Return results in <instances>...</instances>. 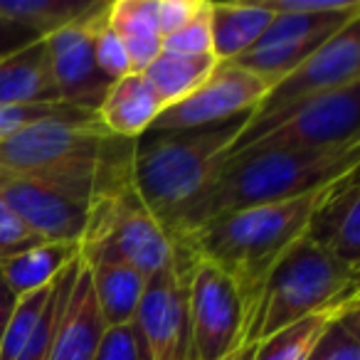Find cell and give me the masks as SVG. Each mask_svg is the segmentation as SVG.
<instances>
[{
	"label": "cell",
	"instance_id": "6da1fadb",
	"mask_svg": "<svg viewBox=\"0 0 360 360\" xmlns=\"http://www.w3.org/2000/svg\"><path fill=\"white\" fill-rule=\"evenodd\" d=\"M136 141L116 139L96 119L42 121L0 143V165L89 205L131 183Z\"/></svg>",
	"mask_w": 360,
	"mask_h": 360
},
{
	"label": "cell",
	"instance_id": "7a4b0ae2",
	"mask_svg": "<svg viewBox=\"0 0 360 360\" xmlns=\"http://www.w3.org/2000/svg\"><path fill=\"white\" fill-rule=\"evenodd\" d=\"M316 195L319 191L286 202L217 215L183 237L178 247L232 281L247 321L271 269L304 237Z\"/></svg>",
	"mask_w": 360,
	"mask_h": 360
},
{
	"label": "cell",
	"instance_id": "3957f363",
	"mask_svg": "<svg viewBox=\"0 0 360 360\" xmlns=\"http://www.w3.org/2000/svg\"><path fill=\"white\" fill-rule=\"evenodd\" d=\"M250 114L188 131H146L136 139L131 186L153 220L178 242L183 220L205 193Z\"/></svg>",
	"mask_w": 360,
	"mask_h": 360
},
{
	"label": "cell",
	"instance_id": "277c9868",
	"mask_svg": "<svg viewBox=\"0 0 360 360\" xmlns=\"http://www.w3.org/2000/svg\"><path fill=\"white\" fill-rule=\"evenodd\" d=\"M360 165V141L321 150H242L225 158L183 220L178 242L202 222L245 207L286 202L321 191ZM175 242V245H178Z\"/></svg>",
	"mask_w": 360,
	"mask_h": 360
},
{
	"label": "cell",
	"instance_id": "5b68a950",
	"mask_svg": "<svg viewBox=\"0 0 360 360\" xmlns=\"http://www.w3.org/2000/svg\"><path fill=\"white\" fill-rule=\"evenodd\" d=\"M358 276L360 269L301 237L271 269L245 321L242 345H257L306 316L360 304Z\"/></svg>",
	"mask_w": 360,
	"mask_h": 360
},
{
	"label": "cell",
	"instance_id": "8992f818",
	"mask_svg": "<svg viewBox=\"0 0 360 360\" xmlns=\"http://www.w3.org/2000/svg\"><path fill=\"white\" fill-rule=\"evenodd\" d=\"M180 255H186V250H180L153 220L131 183L89 202L86 225L79 237V257L84 264L114 262L134 266L148 279L175 264Z\"/></svg>",
	"mask_w": 360,
	"mask_h": 360
},
{
	"label": "cell",
	"instance_id": "52a82bcc",
	"mask_svg": "<svg viewBox=\"0 0 360 360\" xmlns=\"http://www.w3.org/2000/svg\"><path fill=\"white\" fill-rule=\"evenodd\" d=\"M360 141V84L304 101L250 131H240L227 158L242 150H321Z\"/></svg>",
	"mask_w": 360,
	"mask_h": 360
},
{
	"label": "cell",
	"instance_id": "ba28073f",
	"mask_svg": "<svg viewBox=\"0 0 360 360\" xmlns=\"http://www.w3.org/2000/svg\"><path fill=\"white\" fill-rule=\"evenodd\" d=\"M353 84H360V18L348 22L291 75L276 82L255 106L242 131L257 129L301 106L304 101L319 99Z\"/></svg>",
	"mask_w": 360,
	"mask_h": 360
},
{
	"label": "cell",
	"instance_id": "9c48e42d",
	"mask_svg": "<svg viewBox=\"0 0 360 360\" xmlns=\"http://www.w3.org/2000/svg\"><path fill=\"white\" fill-rule=\"evenodd\" d=\"M195 264L198 262L186 252L175 264L146 279L134 326L148 360H191L188 279Z\"/></svg>",
	"mask_w": 360,
	"mask_h": 360
},
{
	"label": "cell",
	"instance_id": "30bf717a",
	"mask_svg": "<svg viewBox=\"0 0 360 360\" xmlns=\"http://www.w3.org/2000/svg\"><path fill=\"white\" fill-rule=\"evenodd\" d=\"M191 360H225L242 345L245 311L232 281L215 266L198 262L188 279Z\"/></svg>",
	"mask_w": 360,
	"mask_h": 360
},
{
	"label": "cell",
	"instance_id": "8fae6325",
	"mask_svg": "<svg viewBox=\"0 0 360 360\" xmlns=\"http://www.w3.org/2000/svg\"><path fill=\"white\" fill-rule=\"evenodd\" d=\"M271 86L235 62H217L205 82L178 104L165 106L148 131H188L252 114Z\"/></svg>",
	"mask_w": 360,
	"mask_h": 360
},
{
	"label": "cell",
	"instance_id": "7c38bea8",
	"mask_svg": "<svg viewBox=\"0 0 360 360\" xmlns=\"http://www.w3.org/2000/svg\"><path fill=\"white\" fill-rule=\"evenodd\" d=\"M101 3V0H99ZM94 13V11H91ZM89 13V15H91ZM89 15L42 37L50 55V70L62 104L94 111L114 82L99 70L91 45Z\"/></svg>",
	"mask_w": 360,
	"mask_h": 360
},
{
	"label": "cell",
	"instance_id": "4fadbf2b",
	"mask_svg": "<svg viewBox=\"0 0 360 360\" xmlns=\"http://www.w3.org/2000/svg\"><path fill=\"white\" fill-rule=\"evenodd\" d=\"M0 202L27 225L42 242H79L86 210L77 200L60 195L37 180L0 165Z\"/></svg>",
	"mask_w": 360,
	"mask_h": 360
},
{
	"label": "cell",
	"instance_id": "5bb4252c",
	"mask_svg": "<svg viewBox=\"0 0 360 360\" xmlns=\"http://www.w3.org/2000/svg\"><path fill=\"white\" fill-rule=\"evenodd\" d=\"M304 237L343 264L360 269V183L358 170L321 188Z\"/></svg>",
	"mask_w": 360,
	"mask_h": 360
},
{
	"label": "cell",
	"instance_id": "9a60e30c",
	"mask_svg": "<svg viewBox=\"0 0 360 360\" xmlns=\"http://www.w3.org/2000/svg\"><path fill=\"white\" fill-rule=\"evenodd\" d=\"M104 333L106 326L91 291L89 269L79 257V269L47 360H91Z\"/></svg>",
	"mask_w": 360,
	"mask_h": 360
},
{
	"label": "cell",
	"instance_id": "2e32d148",
	"mask_svg": "<svg viewBox=\"0 0 360 360\" xmlns=\"http://www.w3.org/2000/svg\"><path fill=\"white\" fill-rule=\"evenodd\" d=\"M163 111V101L143 75H126L109 86L96 109V121L116 139L136 141L153 126Z\"/></svg>",
	"mask_w": 360,
	"mask_h": 360
},
{
	"label": "cell",
	"instance_id": "e0dca14e",
	"mask_svg": "<svg viewBox=\"0 0 360 360\" xmlns=\"http://www.w3.org/2000/svg\"><path fill=\"white\" fill-rule=\"evenodd\" d=\"M35 104H62L42 37L0 62V106Z\"/></svg>",
	"mask_w": 360,
	"mask_h": 360
},
{
	"label": "cell",
	"instance_id": "ac0fdd59",
	"mask_svg": "<svg viewBox=\"0 0 360 360\" xmlns=\"http://www.w3.org/2000/svg\"><path fill=\"white\" fill-rule=\"evenodd\" d=\"M75 259H79V242H40L0 259V276L8 289L22 299L47 289Z\"/></svg>",
	"mask_w": 360,
	"mask_h": 360
},
{
	"label": "cell",
	"instance_id": "d6986e66",
	"mask_svg": "<svg viewBox=\"0 0 360 360\" xmlns=\"http://www.w3.org/2000/svg\"><path fill=\"white\" fill-rule=\"evenodd\" d=\"M207 13L217 62H232L252 50L274 18L264 3H210Z\"/></svg>",
	"mask_w": 360,
	"mask_h": 360
},
{
	"label": "cell",
	"instance_id": "ffe728a7",
	"mask_svg": "<svg viewBox=\"0 0 360 360\" xmlns=\"http://www.w3.org/2000/svg\"><path fill=\"white\" fill-rule=\"evenodd\" d=\"M86 269H89L91 291L106 328L134 323L146 289V276L134 266L114 264V262L86 264Z\"/></svg>",
	"mask_w": 360,
	"mask_h": 360
},
{
	"label": "cell",
	"instance_id": "44dd1931",
	"mask_svg": "<svg viewBox=\"0 0 360 360\" xmlns=\"http://www.w3.org/2000/svg\"><path fill=\"white\" fill-rule=\"evenodd\" d=\"M215 67L217 60L212 55H175V52L163 50L146 67L143 77L153 86L165 109L193 94Z\"/></svg>",
	"mask_w": 360,
	"mask_h": 360
},
{
	"label": "cell",
	"instance_id": "7402d4cb",
	"mask_svg": "<svg viewBox=\"0 0 360 360\" xmlns=\"http://www.w3.org/2000/svg\"><path fill=\"white\" fill-rule=\"evenodd\" d=\"M106 18L131 62V75H143L146 67L163 52V40L143 11V0H114L106 3Z\"/></svg>",
	"mask_w": 360,
	"mask_h": 360
},
{
	"label": "cell",
	"instance_id": "603a6c76",
	"mask_svg": "<svg viewBox=\"0 0 360 360\" xmlns=\"http://www.w3.org/2000/svg\"><path fill=\"white\" fill-rule=\"evenodd\" d=\"M96 6L99 0H0V18L47 37L89 15Z\"/></svg>",
	"mask_w": 360,
	"mask_h": 360
},
{
	"label": "cell",
	"instance_id": "cb8c5ba5",
	"mask_svg": "<svg viewBox=\"0 0 360 360\" xmlns=\"http://www.w3.org/2000/svg\"><path fill=\"white\" fill-rule=\"evenodd\" d=\"M353 306H358V304H353ZM345 309H350V306H345ZM345 309L321 311V314L306 316V319L286 326L279 333L259 340V343L255 345L252 360H306L311 350H314L316 340H319L321 333L326 330V326L338 314H343Z\"/></svg>",
	"mask_w": 360,
	"mask_h": 360
},
{
	"label": "cell",
	"instance_id": "d4e9b609",
	"mask_svg": "<svg viewBox=\"0 0 360 360\" xmlns=\"http://www.w3.org/2000/svg\"><path fill=\"white\" fill-rule=\"evenodd\" d=\"M50 286L18 299L15 309H13V314H11V321H8L6 330H3V338H0V360L22 358V353H25V348L30 345L32 335H35V330H37L42 311H45Z\"/></svg>",
	"mask_w": 360,
	"mask_h": 360
},
{
	"label": "cell",
	"instance_id": "484cf974",
	"mask_svg": "<svg viewBox=\"0 0 360 360\" xmlns=\"http://www.w3.org/2000/svg\"><path fill=\"white\" fill-rule=\"evenodd\" d=\"M306 360H360V304L326 326Z\"/></svg>",
	"mask_w": 360,
	"mask_h": 360
},
{
	"label": "cell",
	"instance_id": "4316f807",
	"mask_svg": "<svg viewBox=\"0 0 360 360\" xmlns=\"http://www.w3.org/2000/svg\"><path fill=\"white\" fill-rule=\"evenodd\" d=\"M94 111L77 109L70 104H35V106H0V143H6L20 131L42 121H89Z\"/></svg>",
	"mask_w": 360,
	"mask_h": 360
},
{
	"label": "cell",
	"instance_id": "83f0119b",
	"mask_svg": "<svg viewBox=\"0 0 360 360\" xmlns=\"http://www.w3.org/2000/svg\"><path fill=\"white\" fill-rule=\"evenodd\" d=\"M89 30H91V45H94V60L99 70L109 77L111 82L131 75V62L126 55L124 42L114 32L106 18V3H99L94 13L89 15Z\"/></svg>",
	"mask_w": 360,
	"mask_h": 360
},
{
	"label": "cell",
	"instance_id": "f1b7e54d",
	"mask_svg": "<svg viewBox=\"0 0 360 360\" xmlns=\"http://www.w3.org/2000/svg\"><path fill=\"white\" fill-rule=\"evenodd\" d=\"M205 6V0H143V11L160 40L178 32Z\"/></svg>",
	"mask_w": 360,
	"mask_h": 360
},
{
	"label": "cell",
	"instance_id": "f546056e",
	"mask_svg": "<svg viewBox=\"0 0 360 360\" xmlns=\"http://www.w3.org/2000/svg\"><path fill=\"white\" fill-rule=\"evenodd\" d=\"M207 3L200 8L195 18L188 25H183L178 32L168 35L163 40L165 52H175V55H212V37H210V13H207Z\"/></svg>",
	"mask_w": 360,
	"mask_h": 360
},
{
	"label": "cell",
	"instance_id": "4dcf8cb0",
	"mask_svg": "<svg viewBox=\"0 0 360 360\" xmlns=\"http://www.w3.org/2000/svg\"><path fill=\"white\" fill-rule=\"evenodd\" d=\"M91 360H148V358H146L143 340H141L136 326L126 323V326H116V328H106V333L101 335V343Z\"/></svg>",
	"mask_w": 360,
	"mask_h": 360
},
{
	"label": "cell",
	"instance_id": "1f68e13d",
	"mask_svg": "<svg viewBox=\"0 0 360 360\" xmlns=\"http://www.w3.org/2000/svg\"><path fill=\"white\" fill-rule=\"evenodd\" d=\"M40 237L30 230L27 225H22L3 202H0V259H6L11 255L27 250V247L40 245Z\"/></svg>",
	"mask_w": 360,
	"mask_h": 360
},
{
	"label": "cell",
	"instance_id": "d6a6232c",
	"mask_svg": "<svg viewBox=\"0 0 360 360\" xmlns=\"http://www.w3.org/2000/svg\"><path fill=\"white\" fill-rule=\"evenodd\" d=\"M264 8L276 13H291V15H323V13H350L360 11L358 0H264Z\"/></svg>",
	"mask_w": 360,
	"mask_h": 360
},
{
	"label": "cell",
	"instance_id": "836d02e7",
	"mask_svg": "<svg viewBox=\"0 0 360 360\" xmlns=\"http://www.w3.org/2000/svg\"><path fill=\"white\" fill-rule=\"evenodd\" d=\"M35 40H40V35H35V32L27 30V27L18 25V22L0 18V62Z\"/></svg>",
	"mask_w": 360,
	"mask_h": 360
},
{
	"label": "cell",
	"instance_id": "e575fe53",
	"mask_svg": "<svg viewBox=\"0 0 360 360\" xmlns=\"http://www.w3.org/2000/svg\"><path fill=\"white\" fill-rule=\"evenodd\" d=\"M15 304H18V296L8 289V284L3 281V276H0V338H3V330H6L8 321H11V314H13V309H15Z\"/></svg>",
	"mask_w": 360,
	"mask_h": 360
},
{
	"label": "cell",
	"instance_id": "d590c367",
	"mask_svg": "<svg viewBox=\"0 0 360 360\" xmlns=\"http://www.w3.org/2000/svg\"><path fill=\"white\" fill-rule=\"evenodd\" d=\"M252 353H255V345H240L225 360H252Z\"/></svg>",
	"mask_w": 360,
	"mask_h": 360
},
{
	"label": "cell",
	"instance_id": "8d00e7d4",
	"mask_svg": "<svg viewBox=\"0 0 360 360\" xmlns=\"http://www.w3.org/2000/svg\"><path fill=\"white\" fill-rule=\"evenodd\" d=\"M40 360H47V358H40Z\"/></svg>",
	"mask_w": 360,
	"mask_h": 360
}]
</instances>
